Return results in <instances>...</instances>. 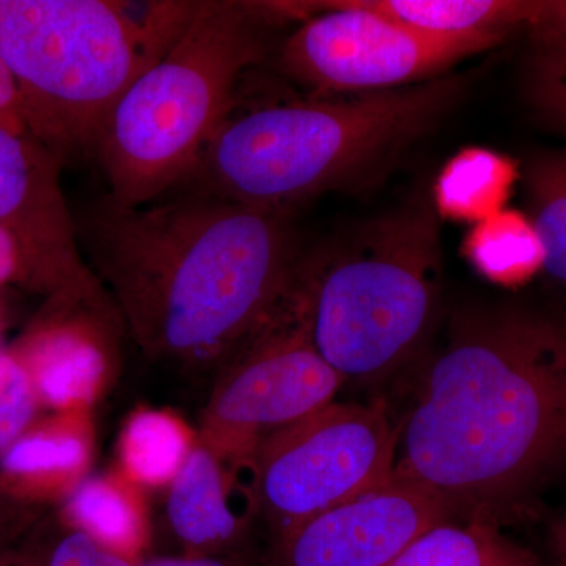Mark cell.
<instances>
[{
	"label": "cell",
	"mask_w": 566,
	"mask_h": 566,
	"mask_svg": "<svg viewBox=\"0 0 566 566\" xmlns=\"http://www.w3.org/2000/svg\"><path fill=\"white\" fill-rule=\"evenodd\" d=\"M74 221L126 334L185 374H218L275 314L303 256L292 211L192 188L140 207L107 193Z\"/></svg>",
	"instance_id": "1"
},
{
	"label": "cell",
	"mask_w": 566,
	"mask_h": 566,
	"mask_svg": "<svg viewBox=\"0 0 566 566\" xmlns=\"http://www.w3.org/2000/svg\"><path fill=\"white\" fill-rule=\"evenodd\" d=\"M566 455V318L504 308L463 319L424 370L394 475L488 516Z\"/></svg>",
	"instance_id": "2"
},
{
	"label": "cell",
	"mask_w": 566,
	"mask_h": 566,
	"mask_svg": "<svg viewBox=\"0 0 566 566\" xmlns=\"http://www.w3.org/2000/svg\"><path fill=\"white\" fill-rule=\"evenodd\" d=\"M446 74L394 91L308 96L230 111L180 188L293 211L389 166L463 96Z\"/></svg>",
	"instance_id": "3"
},
{
	"label": "cell",
	"mask_w": 566,
	"mask_h": 566,
	"mask_svg": "<svg viewBox=\"0 0 566 566\" xmlns=\"http://www.w3.org/2000/svg\"><path fill=\"white\" fill-rule=\"evenodd\" d=\"M196 6L0 0V57L29 133L63 164L95 158L111 112L169 50Z\"/></svg>",
	"instance_id": "4"
},
{
	"label": "cell",
	"mask_w": 566,
	"mask_h": 566,
	"mask_svg": "<svg viewBox=\"0 0 566 566\" xmlns=\"http://www.w3.org/2000/svg\"><path fill=\"white\" fill-rule=\"evenodd\" d=\"M264 2L203 0L163 57L111 112L95 158L109 197L126 207L161 199L188 181L233 109L240 82L264 59Z\"/></svg>",
	"instance_id": "5"
},
{
	"label": "cell",
	"mask_w": 566,
	"mask_h": 566,
	"mask_svg": "<svg viewBox=\"0 0 566 566\" xmlns=\"http://www.w3.org/2000/svg\"><path fill=\"white\" fill-rule=\"evenodd\" d=\"M441 232L430 197L365 222L301 256L289 301L316 352L348 379H378L408 363L436 314Z\"/></svg>",
	"instance_id": "6"
},
{
	"label": "cell",
	"mask_w": 566,
	"mask_h": 566,
	"mask_svg": "<svg viewBox=\"0 0 566 566\" xmlns=\"http://www.w3.org/2000/svg\"><path fill=\"white\" fill-rule=\"evenodd\" d=\"M277 20L303 24L279 54L290 80L312 95L394 91L446 76L458 63L504 43L501 33L439 35L357 9L349 0L266 2Z\"/></svg>",
	"instance_id": "7"
},
{
	"label": "cell",
	"mask_w": 566,
	"mask_h": 566,
	"mask_svg": "<svg viewBox=\"0 0 566 566\" xmlns=\"http://www.w3.org/2000/svg\"><path fill=\"white\" fill-rule=\"evenodd\" d=\"M397 439L385 406L335 401L263 439L249 465L271 543L389 482Z\"/></svg>",
	"instance_id": "8"
},
{
	"label": "cell",
	"mask_w": 566,
	"mask_h": 566,
	"mask_svg": "<svg viewBox=\"0 0 566 566\" xmlns=\"http://www.w3.org/2000/svg\"><path fill=\"white\" fill-rule=\"evenodd\" d=\"M286 296L216 374L197 441L226 463H249L263 439L334 403L346 382L316 352Z\"/></svg>",
	"instance_id": "9"
},
{
	"label": "cell",
	"mask_w": 566,
	"mask_h": 566,
	"mask_svg": "<svg viewBox=\"0 0 566 566\" xmlns=\"http://www.w3.org/2000/svg\"><path fill=\"white\" fill-rule=\"evenodd\" d=\"M62 167L35 137L0 126V227L20 244L28 289L48 301L103 290L82 253Z\"/></svg>",
	"instance_id": "10"
},
{
	"label": "cell",
	"mask_w": 566,
	"mask_h": 566,
	"mask_svg": "<svg viewBox=\"0 0 566 566\" xmlns=\"http://www.w3.org/2000/svg\"><path fill=\"white\" fill-rule=\"evenodd\" d=\"M458 513L444 495L392 475L271 543L260 566H389L417 536Z\"/></svg>",
	"instance_id": "11"
},
{
	"label": "cell",
	"mask_w": 566,
	"mask_h": 566,
	"mask_svg": "<svg viewBox=\"0 0 566 566\" xmlns=\"http://www.w3.org/2000/svg\"><path fill=\"white\" fill-rule=\"evenodd\" d=\"M125 326L106 290L46 301V311L13 349L40 405L54 412L92 408L120 367Z\"/></svg>",
	"instance_id": "12"
},
{
	"label": "cell",
	"mask_w": 566,
	"mask_h": 566,
	"mask_svg": "<svg viewBox=\"0 0 566 566\" xmlns=\"http://www.w3.org/2000/svg\"><path fill=\"white\" fill-rule=\"evenodd\" d=\"M92 408L54 412L33 422L0 455V491L29 505L63 502L91 472Z\"/></svg>",
	"instance_id": "13"
},
{
	"label": "cell",
	"mask_w": 566,
	"mask_h": 566,
	"mask_svg": "<svg viewBox=\"0 0 566 566\" xmlns=\"http://www.w3.org/2000/svg\"><path fill=\"white\" fill-rule=\"evenodd\" d=\"M226 461L197 441L169 485L167 523L185 556L244 553L249 517L232 504Z\"/></svg>",
	"instance_id": "14"
},
{
	"label": "cell",
	"mask_w": 566,
	"mask_h": 566,
	"mask_svg": "<svg viewBox=\"0 0 566 566\" xmlns=\"http://www.w3.org/2000/svg\"><path fill=\"white\" fill-rule=\"evenodd\" d=\"M357 9L381 14L419 31L475 35L545 24L551 0H349Z\"/></svg>",
	"instance_id": "15"
},
{
	"label": "cell",
	"mask_w": 566,
	"mask_h": 566,
	"mask_svg": "<svg viewBox=\"0 0 566 566\" xmlns=\"http://www.w3.org/2000/svg\"><path fill=\"white\" fill-rule=\"evenodd\" d=\"M99 545L140 562L150 543V520L139 486L122 472L88 475L62 502L57 515Z\"/></svg>",
	"instance_id": "16"
},
{
	"label": "cell",
	"mask_w": 566,
	"mask_h": 566,
	"mask_svg": "<svg viewBox=\"0 0 566 566\" xmlns=\"http://www.w3.org/2000/svg\"><path fill=\"white\" fill-rule=\"evenodd\" d=\"M389 566H556L502 534L493 517L450 520L417 536Z\"/></svg>",
	"instance_id": "17"
},
{
	"label": "cell",
	"mask_w": 566,
	"mask_h": 566,
	"mask_svg": "<svg viewBox=\"0 0 566 566\" xmlns=\"http://www.w3.org/2000/svg\"><path fill=\"white\" fill-rule=\"evenodd\" d=\"M197 439L177 416L163 409L134 412L120 436V472L134 485L169 486Z\"/></svg>",
	"instance_id": "18"
},
{
	"label": "cell",
	"mask_w": 566,
	"mask_h": 566,
	"mask_svg": "<svg viewBox=\"0 0 566 566\" xmlns=\"http://www.w3.org/2000/svg\"><path fill=\"white\" fill-rule=\"evenodd\" d=\"M469 256L476 270L502 285H523L545 266V249L528 216L497 211L476 229Z\"/></svg>",
	"instance_id": "19"
},
{
	"label": "cell",
	"mask_w": 566,
	"mask_h": 566,
	"mask_svg": "<svg viewBox=\"0 0 566 566\" xmlns=\"http://www.w3.org/2000/svg\"><path fill=\"white\" fill-rule=\"evenodd\" d=\"M531 216L545 249L546 271L566 286V153L539 156L526 169Z\"/></svg>",
	"instance_id": "20"
},
{
	"label": "cell",
	"mask_w": 566,
	"mask_h": 566,
	"mask_svg": "<svg viewBox=\"0 0 566 566\" xmlns=\"http://www.w3.org/2000/svg\"><path fill=\"white\" fill-rule=\"evenodd\" d=\"M98 542L70 527L61 517L36 524L3 560V566H137Z\"/></svg>",
	"instance_id": "21"
},
{
	"label": "cell",
	"mask_w": 566,
	"mask_h": 566,
	"mask_svg": "<svg viewBox=\"0 0 566 566\" xmlns=\"http://www.w3.org/2000/svg\"><path fill=\"white\" fill-rule=\"evenodd\" d=\"M526 85L542 120L566 136V32H534Z\"/></svg>",
	"instance_id": "22"
},
{
	"label": "cell",
	"mask_w": 566,
	"mask_h": 566,
	"mask_svg": "<svg viewBox=\"0 0 566 566\" xmlns=\"http://www.w3.org/2000/svg\"><path fill=\"white\" fill-rule=\"evenodd\" d=\"M39 408V395L18 354L0 353V455L31 427Z\"/></svg>",
	"instance_id": "23"
},
{
	"label": "cell",
	"mask_w": 566,
	"mask_h": 566,
	"mask_svg": "<svg viewBox=\"0 0 566 566\" xmlns=\"http://www.w3.org/2000/svg\"><path fill=\"white\" fill-rule=\"evenodd\" d=\"M46 515V506L29 505L0 491V560Z\"/></svg>",
	"instance_id": "24"
},
{
	"label": "cell",
	"mask_w": 566,
	"mask_h": 566,
	"mask_svg": "<svg viewBox=\"0 0 566 566\" xmlns=\"http://www.w3.org/2000/svg\"><path fill=\"white\" fill-rule=\"evenodd\" d=\"M0 126L13 133L32 136L22 114L17 82L2 57H0Z\"/></svg>",
	"instance_id": "25"
},
{
	"label": "cell",
	"mask_w": 566,
	"mask_h": 566,
	"mask_svg": "<svg viewBox=\"0 0 566 566\" xmlns=\"http://www.w3.org/2000/svg\"><path fill=\"white\" fill-rule=\"evenodd\" d=\"M3 283H20L28 289V273L20 244L0 227V285Z\"/></svg>",
	"instance_id": "26"
},
{
	"label": "cell",
	"mask_w": 566,
	"mask_h": 566,
	"mask_svg": "<svg viewBox=\"0 0 566 566\" xmlns=\"http://www.w3.org/2000/svg\"><path fill=\"white\" fill-rule=\"evenodd\" d=\"M137 566H256V564L244 551V553L214 557H192L185 556V554H180V556L144 557Z\"/></svg>",
	"instance_id": "27"
},
{
	"label": "cell",
	"mask_w": 566,
	"mask_h": 566,
	"mask_svg": "<svg viewBox=\"0 0 566 566\" xmlns=\"http://www.w3.org/2000/svg\"><path fill=\"white\" fill-rule=\"evenodd\" d=\"M549 547L553 554V564L566 566V515L553 523L549 532Z\"/></svg>",
	"instance_id": "28"
},
{
	"label": "cell",
	"mask_w": 566,
	"mask_h": 566,
	"mask_svg": "<svg viewBox=\"0 0 566 566\" xmlns=\"http://www.w3.org/2000/svg\"><path fill=\"white\" fill-rule=\"evenodd\" d=\"M532 32H566V0H553L545 24Z\"/></svg>",
	"instance_id": "29"
},
{
	"label": "cell",
	"mask_w": 566,
	"mask_h": 566,
	"mask_svg": "<svg viewBox=\"0 0 566 566\" xmlns=\"http://www.w3.org/2000/svg\"><path fill=\"white\" fill-rule=\"evenodd\" d=\"M3 560H6V558H3ZM3 560H0V566H3Z\"/></svg>",
	"instance_id": "30"
}]
</instances>
